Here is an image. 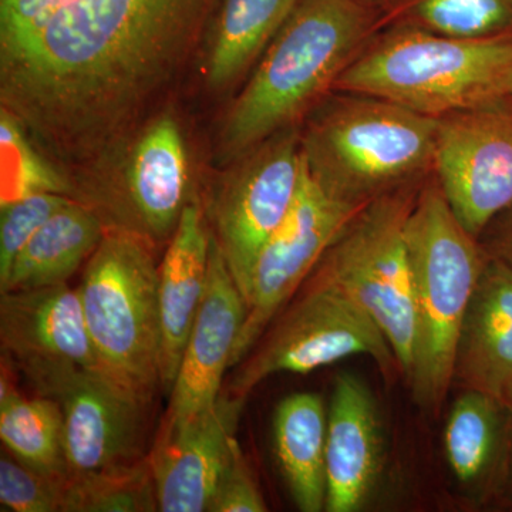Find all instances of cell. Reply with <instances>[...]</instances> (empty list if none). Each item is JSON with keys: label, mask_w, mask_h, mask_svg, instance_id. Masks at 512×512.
Returning a JSON list of instances; mask_svg holds the SVG:
<instances>
[{"label": "cell", "mask_w": 512, "mask_h": 512, "mask_svg": "<svg viewBox=\"0 0 512 512\" xmlns=\"http://www.w3.org/2000/svg\"><path fill=\"white\" fill-rule=\"evenodd\" d=\"M299 0H220L204 39L205 84L224 92L256 66Z\"/></svg>", "instance_id": "cell-20"}, {"label": "cell", "mask_w": 512, "mask_h": 512, "mask_svg": "<svg viewBox=\"0 0 512 512\" xmlns=\"http://www.w3.org/2000/svg\"><path fill=\"white\" fill-rule=\"evenodd\" d=\"M40 396L62 407L69 476L140 460L143 404L99 373L73 365L19 369Z\"/></svg>", "instance_id": "cell-12"}, {"label": "cell", "mask_w": 512, "mask_h": 512, "mask_svg": "<svg viewBox=\"0 0 512 512\" xmlns=\"http://www.w3.org/2000/svg\"><path fill=\"white\" fill-rule=\"evenodd\" d=\"M434 177L463 227L480 238L512 205V107L505 101L439 119Z\"/></svg>", "instance_id": "cell-11"}, {"label": "cell", "mask_w": 512, "mask_h": 512, "mask_svg": "<svg viewBox=\"0 0 512 512\" xmlns=\"http://www.w3.org/2000/svg\"><path fill=\"white\" fill-rule=\"evenodd\" d=\"M478 239L490 258L512 269V205L497 215Z\"/></svg>", "instance_id": "cell-31"}, {"label": "cell", "mask_w": 512, "mask_h": 512, "mask_svg": "<svg viewBox=\"0 0 512 512\" xmlns=\"http://www.w3.org/2000/svg\"><path fill=\"white\" fill-rule=\"evenodd\" d=\"M218 3L0 0V107L74 173L77 192L109 190Z\"/></svg>", "instance_id": "cell-1"}, {"label": "cell", "mask_w": 512, "mask_h": 512, "mask_svg": "<svg viewBox=\"0 0 512 512\" xmlns=\"http://www.w3.org/2000/svg\"><path fill=\"white\" fill-rule=\"evenodd\" d=\"M512 35L466 40L409 26L377 30L335 90L369 94L441 119L504 99Z\"/></svg>", "instance_id": "cell-4"}, {"label": "cell", "mask_w": 512, "mask_h": 512, "mask_svg": "<svg viewBox=\"0 0 512 512\" xmlns=\"http://www.w3.org/2000/svg\"><path fill=\"white\" fill-rule=\"evenodd\" d=\"M127 165L97 210L106 228L126 229L153 244L170 241L191 201L183 131L161 111L134 138Z\"/></svg>", "instance_id": "cell-13"}, {"label": "cell", "mask_w": 512, "mask_h": 512, "mask_svg": "<svg viewBox=\"0 0 512 512\" xmlns=\"http://www.w3.org/2000/svg\"><path fill=\"white\" fill-rule=\"evenodd\" d=\"M510 413L491 397L463 390L444 429L448 466L461 484L474 487L493 473L507 451Z\"/></svg>", "instance_id": "cell-23"}, {"label": "cell", "mask_w": 512, "mask_h": 512, "mask_svg": "<svg viewBox=\"0 0 512 512\" xmlns=\"http://www.w3.org/2000/svg\"><path fill=\"white\" fill-rule=\"evenodd\" d=\"M106 229L93 208L70 201L23 248L5 281L0 282V292L67 284L99 247Z\"/></svg>", "instance_id": "cell-22"}, {"label": "cell", "mask_w": 512, "mask_h": 512, "mask_svg": "<svg viewBox=\"0 0 512 512\" xmlns=\"http://www.w3.org/2000/svg\"><path fill=\"white\" fill-rule=\"evenodd\" d=\"M245 399L221 394L207 412L163 421L148 454L161 512H208L234 446Z\"/></svg>", "instance_id": "cell-14"}, {"label": "cell", "mask_w": 512, "mask_h": 512, "mask_svg": "<svg viewBox=\"0 0 512 512\" xmlns=\"http://www.w3.org/2000/svg\"><path fill=\"white\" fill-rule=\"evenodd\" d=\"M508 413H510V427H508L507 451H505V471H507V483L512 490V407Z\"/></svg>", "instance_id": "cell-32"}, {"label": "cell", "mask_w": 512, "mask_h": 512, "mask_svg": "<svg viewBox=\"0 0 512 512\" xmlns=\"http://www.w3.org/2000/svg\"><path fill=\"white\" fill-rule=\"evenodd\" d=\"M328 407L319 394L293 393L276 407L274 450L293 503L302 512L326 510Z\"/></svg>", "instance_id": "cell-21"}, {"label": "cell", "mask_w": 512, "mask_h": 512, "mask_svg": "<svg viewBox=\"0 0 512 512\" xmlns=\"http://www.w3.org/2000/svg\"><path fill=\"white\" fill-rule=\"evenodd\" d=\"M352 356L372 357L384 376L402 373L375 319L338 286L309 276L298 296L235 366L222 393L247 400L268 377L306 375Z\"/></svg>", "instance_id": "cell-8"}, {"label": "cell", "mask_w": 512, "mask_h": 512, "mask_svg": "<svg viewBox=\"0 0 512 512\" xmlns=\"http://www.w3.org/2000/svg\"><path fill=\"white\" fill-rule=\"evenodd\" d=\"M0 343L18 370L73 365L101 375L79 292L67 284L0 292Z\"/></svg>", "instance_id": "cell-16"}, {"label": "cell", "mask_w": 512, "mask_h": 512, "mask_svg": "<svg viewBox=\"0 0 512 512\" xmlns=\"http://www.w3.org/2000/svg\"><path fill=\"white\" fill-rule=\"evenodd\" d=\"M154 247L126 229H106L77 288L101 375L144 407L161 386Z\"/></svg>", "instance_id": "cell-6"}, {"label": "cell", "mask_w": 512, "mask_h": 512, "mask_svg": "<svg viewBox=\"0 0 512 512\" xmlns=\"http://www.w3.org/2000/svg\"><path fill=\"white\" fill-rule=\"evenodd\" d=\"M264 500L258 481L244 451L235 440L227 466L222 471L208 512H265Z\"/></svg>", "instance_id": "cell-30"}, {"label": "cell", "mask_w": 512, "mask_h": 512, "mask_svg": "<svg viewBox=\"0 0 512 512\" xmlns=\"http://www.w3.org/2000/svg\"><path fill=\"white\" fill-rule=\"evenodd\" d=\"M245 315L247 302L212 235L207 288L178 367L170 406L163 421L188 419L217 404L224 390L225 372L231 369Z\"/></svg>", "instance_id": "cell-15"}, {"label": "cell", "mask_w": 512, "mask_h": 512, "mask_svg": "<svg viewBox=\"0 0 512 512\" xmlns=\"http://www.w3.org/2000/svg\"><path fill=\"white\" fill-rule=\"evenodd\" d=\"M360 210L330 197L305 163L291 211L266 241L252 269L245 298L247 315L232 355L231 369L254 349Z\"/></svg>", "instance_id": "cell-10"}, {"label": "cell", "mask_w": 512, "mask_h": 512, "mask_svg": "<svg viewBox=\"0 0 512 512\" xmlns=\"http://www.w3.org/2000/svg\"><path fill=\"white\" fill-rule=\"evenodd\" d=\"M67 477L50 476L13 456L0 458V504L13 512H62Z\"/></svg>", "instance_id": "cell-28"}, {"label": "cell", "mask_w": 512, "mask_h": 512, "mask_svg": "<svg viewBox=\"0 0 512 512\" xmlns=\"http://www.w3.org/2000/svg\"><path fill=\"white\" fill-rule=\"evenodd\" d=\"M153 511H158V501L148 457L67 477L62 512Z\"/></svg>", "instance_id": "cell-27"}, {"label": "cell", "mask_w": 512, "mask_h": 512, "mask_svg": "<svg viewBox=\"0 0 512 512\" xmlns=\"http://www.w3.org/2000/svg\"><path fill=\"white\" fill-rule=\"evenodd\" d=\"M359 2L365 3V5L370 6V8H375L383 13L384 10L392 6L394 0H359Z\"/></svg>", "instance_id": "cell-33"}, {"label": "cell", "mask_w": 512, "mask_h": 512, "mask_svg": "<svg viewBox=\"0 0 512 512\" xmlns=\"http://www.w3.org/2000/svg\"><path fill=\"white\" fill-rule=\"evenodd\" d=\"M72 200L62 194H37L0 208V282L36 232Z\"/></svg>", "instance_id": "cell-29"}, {"label": "cell", "mask_w": 512, "mask_h": 512, "mask_svg": "<svg viewBox=\"0 0 512 512\" xmlns=\"http://www.w3.org/2000/svg\"><path fill=\"white\" fill-rule=\"evenodd\" d=\"M212 234L200 200L184 208L158 266L161 389L170 394L207 288Z\"/></svg>", "instance_id": "cell-19"}, {"label": "cell", "mask_w": 512, "mask_h": 512, "mask_svg": "<svg viewBox=\"0 0 512 512\" xmlns=\"http://www.w3.org/2000/svg\"><path fill=\"white\" fill-rule=\"evenodd\" d=\"M416 305V346L409 383L414 402L437 412L453 384L458 335L490 256L463 227L439 181L421 184L406 222Z\"/></svg>", "instance_id": "cell-5"}, {"label": "cell", "mask_w": 512, "mask_h": 512, "mask_svg": "<svg viewBox=\"0 0 512 512\" xmlns=\"http://www.w3.org/2000/svg\"><path fill=\"white\" fill-rule=\"evenodd\" d=\"M421 184L394 191L363 207L311 274L348 293L375 319L392 345L407 382L416 346V305L406 222Z\"/></svg>", "instance_id": "cell-7"}, {"label": "cell", "mask_w": 512, "mask_h": 512, "mask_svg": "<svg viewBox=\"0 0 512 512\" xmlns=\"http://www.w3.org/2000/svg\"><path fill=\"white\" fill-rule=\"evenodd\" d=\"M382 417L372 390L359 376L336 377L328 409V512L362 510L383 467Z\"/></svg>", "instance_id": "cell-17"}, {"label": "cell", "mask_w": 512, "mask_h": 512, "mask_svg": "<svg viewBox=\"0 0 512 512\" xmlns=\"http://www.w3.org/2000/svg\"><path fill=\"white\" fill-rule=\"evenodd\" d=\"M380 22L382 12L359 0H299L229 107L218 146L222 163H235L268 138L301 127Z\"/></svg>", "instance_id": "cell-2"}, {"label": "cell", "mask_w": 512, "mask_h": 512, "mask_svg": "<svg viewBox=\"0 0 512 512\" xmlns=\"http://www.w3.org/2000/svg\"><path fill=\"white\" fill-rule=\"evenodd\" d=\"M453 384L512 407V269L488 259L458 335Z\"/></svg>", "instance_id": "cell-18"}, {"label": "cell", "mask_w": 512, "mask_h": 512, "mask_svg": "<svg viewBox=\"0 0 512 512\" xmlns=\"http://www.w3.org/2000/svg\"><path fill=\"white\" fill-rule=\"evenodd\" d=\"M0 439L10 456L50 474L69 476L62 407L50 397L0 393Z\"/></svg>", "instance_id": "cell-24"}, {"label": "cell", "mask_w": 512, "mask_h": 512, "mask_svg": "<svg viewBox=\"0 0 512 512\" xmlns=\"http://www.w3.org/2000/svg\"><path fill=\"white\" fill-rule=\"evenodd\" d=\"M402 25L456 39L512 35V0H394L380 26Z\"/></svg>", "instance_id": "cell-25"}, {"label": "cell", "mask_w": 512, "mask_h": 512, "mask_svg": "<svg viewBox=\"0 0 512 512\" xmlns=\"http://www.w3.org/2000/svg\"><path fill=\"white\" fill-rule=\"evenodd\" d=\"M501 101H505V103L510 104L512 107V77L510 80V84H508L507 93H505L504 99Z\"/></svg>", "instance_id": "cell-34"}, {"label": "cell", "mask_w": 512, "mask_h": 512, "mask_svg": "<svg viewBox=\"0 0 512 512\" xmlns=\"http://www.w3.org/2000/svg\"><path fill=\"white\" fill-rule=\"evenodd\" d=\"M303 171L301 127L289 128L235 161L207 207L202 205L244 298L256 258L291 211Z\"/></svg>", "instance_id": "cell-9"}, {"label": "cell", "mask_w": 512, "mask_h": 512, "mask_svg": "<svg viewBox=\"0 0 512 512\" xmlns=\"http://www.w3.org/2000/svg\"><path fill=\"white\" fill-rule=\"evenodd\" d=\"M37 194L74 200L73 181L40 150L23 124L0 107V208Z\"/></svg>", "instance_id": "cell-26"}, {"label": "cell", "mask_w": 512, "mask_h": 512, "mask_svg": "<svg viewBox=\"0 0 512 512\" xmlns=\"http://www.w3.org/2000/svg\"><path fill=\"white\" fill-rule=\"evenodd\" d=\"M439 119L369 94L333 90L306 117V167L330 197L363 208L433 174Z\"/></svg>", "instance_id": "cell-3"}]
</instances>
